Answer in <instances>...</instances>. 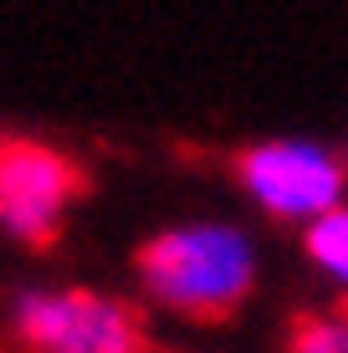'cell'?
I'll return each instance as SVG.
<instances>
[{
  "label": "cell",
  "mask_w": 348,
  "mask_h": 353,
  "mask_svg": "<svg viewBox=\"0 0 348 353\" xmlns=\"http://www.w3.org/2000/svg\"><path fill=\"white\" fill-rule=\"evenodd\" d=\"M139 282L179 318H225L256 287V246L231 221L170 225L139 251Z\"/></svg>",
  "instance_id": "6da1fadb"
},
{
  "label": "cell",
  "mask_w": 348,
  "mask_h": 353,
  "mask_svg": "<svg viewBox=\"0 0 348 353\" xmlns=\"http://www.w3.org/2000/svg\"><path fill=\"white\" fill-rule=\"evenodd\" d=\"M343 159L313 139H267L241 154V190L267 215L292 225H313L343 205Z\"/></svg>",
  "instance_id": "7a4b0ae2"
},
{
  "label": "cell",
  "mask_w": 348,
  "mask_h": 353,
  "mask_svg": "<svg viewBox=\"0 0 348 353\" xmlns=\"http://www.w3.org/2000/svg\"><path fill=\"white\" fill-rule=\"evenodd\" d=\"M16 333L31 353H139V318L118 297L88 287L26 292L16 302Z\"/></svg>",
  "instance_id": "3957f363"
},
{
  "label": "cell",
  "mask_w": 348,
  "mask_h": 353,
  "mask_svg": "<svg viewBox=\"0 0 348 353\" xmlns=\"http://www.w3.org/2000/svg\"><path fill=\"white\" fill-rule=\"evenodd\" d=\"M72 194H77V169L67 154L36 139L0 143V230H10L26 246H41L67 221Z\"/></svg>",
  "instance_id": "277c9868"
},
{
  "label": "cell",
  "mask_w": 348,
  "mask_h": 353,
  "mask_svg": "<svg viewBox=\"0 0 348 353\" xmlns=\"http://www.w3.org/2000/svg\"><path fill=\"white\" fill-rule=\"evenodd\" d=\"M307 256L328 276V287L348 302V205H333L328 215L307 225Z\"/></svg>",
  "instance_id": "5b68a950"
},
{
  "label": "cell",
  "mask_w": 348,
  "mask_h": 353,
  "mask_svg": "<svg viewBox=\"0 0 348 353\" xmlns=\"http://www.w3.org/2000/svg\"><path fill=\"white\" fill-rule=\"evenodd\" d=\"M287 353H348V312H333V318H307L292 333Z\"/></svg>",
  "instance_id": "8992f818"
},
{
  "label": "cell",
  "mask_w": 348,
  "mask_h": 353,
  "mask_svg": "<svg viewBox=\"0 0 348 353\" xmlns=\"http://www.w3.org/2000/svg\"><path fill=\"white\" fill-rule=\"evenodd\" d=\"M139 353H174V348H149V343H143V348H139Z\"/></svg>",
  "instance_id": "52a82bcc"
}]
</instances>
